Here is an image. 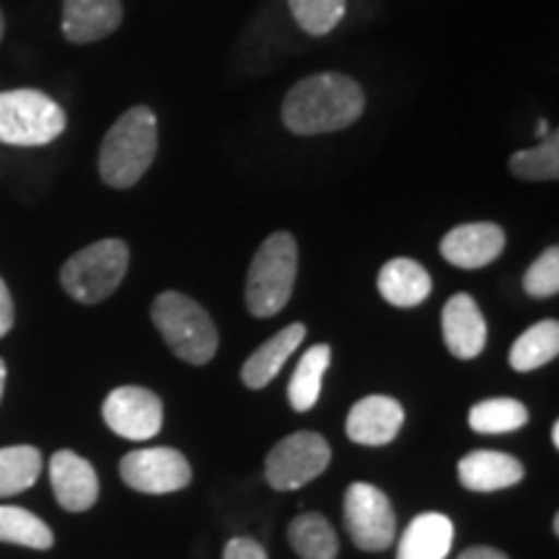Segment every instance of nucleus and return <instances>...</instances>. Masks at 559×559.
Instances as JSON below:
<instances>
[{
    "instance_id": "f257e3e1",
    "label": "nucleus",
    "mask_w": 559,
    "mask_h": 559,
    "mask_svg": "<svg viewBox=\"0 0 559 559\" xmlns=\"http://www.w3.org/2000/svg\"><path fill=\"white\" fill-rule=\"evenodd\" d=\"M366 111V91L345 73H313L300 79L280 107V120L293 135H326L353 128Z\"/></svg>"
},
{
    "instance_id": "f03ea898",
    "label": "nucleus",
    "mask_w": 559,
    "mask_h": 559,
    "mask_svg": "<svg viewBox=\"0 0 559 559\" xmlns=\"http://www.w3.org/2000/svg\"><path fill=\"white\" fill-rule=\"evenodd\" d=\"M158 153V117L145 104H138L111 124L99 148V177L111 190H130Z\"/></svg>"
},
{
    "instance_id": "7ed1b4c3",
    "label": "nucleus",
    "mask_w": 559,
    "mask_h": 559,
    "mask_svg": "<svg viewBox=\"0 0 559 559\" xmlns=\"http://www.w3.org/2000/svg\"><path fill=\"white\" fill-rule=\"evenodd\" d=\"M151 319L179 360L190 366H205L218 353V326L198 300L185 293L166 290L156 296L151 306Z\"/></svg>"
},
{
    "instance_id": "20e7f679",
    "label": "nucleus",
    "mask_w": 559,
    "mask_h": 559,
    "mask_svg": "<svg viewBox=\"0 0 559 559\" xmlns=\"http://www.w3.org/2000/svg\"><path fill=\"white\" fill-rule=\"evenodd\" d=\"M298 277V243L288 230H277L257 249L247 277V309L270 319L288 306Z\"/></svg>"
},
{
    "instance_id": "39448f33",
    "label": "nucleus",
    "mask_w": 559,
    "mask_h": 559,
    "mask_svg": "<svg viewBox=\"0 0 559 559\" xmlns=\"http://www.w3.org/2000/svg\"><path fill=\"white\" fill-rule=\"evenodd\" d=\"M68 115L52 96L37 88L0 91V143L13 148H39L58 140Z\"/></svg>"
},
{
    "instance_id": "423d86ee",
    "label": "nucleus",
    "mask_w": 559,
    "mask_h": 559,
    "mask_svg": "<svg viewBox=\"0 0 559 559\" xmlns=\"http://www.w3.org/2000/svg\"><path fill=\"white\" fill-rule=\"evenodd\" d=\"M130 267V247L122 239H104L75 251L62 264L60 283L79 304L94 306L107 300L122 285Z\"/></svg>"
},
{
    "instance_id": "0eeeda50",
    "label": "nucleus",
    "mask_w": 559,
    "mask_h": 559,
    "mask_svg": "<svg viewBox=\"0 0 559 559\" xmlns=\"http://www.w3.org/2000/svg\"><path fill=\"white\" fill-rule=\"evenodd\" d=\"M332 449L319 432L300 430L283 438L264 461V479L277 492H293L306 487L326 472Z\"/></svg>"
},
{
    "instance_id": "6e6552de",
    "label": "nucleus",
    "mask_w": 559,
    "mask_h": 559,
    "mask_svg": "<svg viewBox=\"0 0 559 559\" xmlns=\"http://www.w3.org/2000/svg\"><path fill=\"white\" fill-rule=\"evenodd\" d=\"M345 528L362 551H383L396 539V513L386 492L368 481H355L345 492Z\"/></svg>"
},
{
    "instance_id": "1a4fd4ad",
    "label": "nucleus",
    "mask_w": 559,
    "mask_h": 559,
    "mask_svg": "<svg viewBox=\"0 0 559 559\" xmlns=\"http://www.w3.org/2000/svg\"><path fill=\"white\" fill-rule=\"evenodd\" d=\"M122 481L143 495L179 492L192 481L190 461L174 449L132 451L120 461Z\"/></svg>"
},
{
    "instance_id": "9d476101",
    "label": "nucleus",
    "mask_w": 559,
    "mask_h": 559,
    "mask_svg": "<svg viewBox=\"0 0 559 559\" xmlns=\"http://www.w3.org/2000/svg\"><path fill=\"white\" fill-rule=\"evenodd\" d=\"M104 423L115 436L128 440H148L164 425V407L153 391L143 386H120L104 400Z\"/></svg>"
},
{
    "instance_id": "9b49d317",
    "label": "nucleus",
    "mask_w": 559,
    "mask_h": 559,
    "mask_svg": "<svg viewBox=\"0 0 559 559\" xmlns=\"http://www.w3.org/2000/svg\"><path fill=\"white\" fill-rule=\"evenodd\" d=\"M506 251V230L498 223H461L440 241L443 260L459 270H481Z\"/></svg>"
},
{
    "instance_id": "f8f14e48",
    "label": "nucleus",
    "mask_w": 559,
    "mask_h": 559,
    "mask_svg": "<svg viewBox=\"0 0 559 559\" xmlns=\"http://www.w3.org/2000/svg\"><path fill=\"white\" fill-rule=\"evenodd\" d=\"M443 342L459 360H474L487 345V321L469 293H456L440 313Z\"/></svg>"
},
{
    "instance_id": "ddd939ff",
    "label": "nucleus",
    "mask_w": 559,
    "mask_h": 559,
    "mask_svg": "<svg viewBox=\"0 0 559 559\" xmlns=\"http://www.w3.org/2000/svg\"><path fill=\"white\" fill-rule=\"evenodd\" d=\"M50 485L60 508L83 513L99 500V477L86 459L73 451H58L50 459Z\"/></svg>"
},
{
    "instance_id": "4468645a",
    "label": "nucleus",
    "mask_w": 559,
    "mask_h": 559,
    "mask_svg": "<svg viewBox=\"0 0 559 559\" xmlns=\"http://www.w3.org/2000/svg\"><path fill=\"white\" fill-rule=\"evenodd\" d=\"M122 24V0H66L62 37L70 45H94L107 39Z\"/></svg>"
},
{
    "instance_id": "2eb2a0df",
    "label": "nucleus",
    "mask_w": 559,
    "mask_h": 559,
    "mask_svg": "<svg viewBox=\"0 0 559 559\" xmlns=\"http://www.w3.org/2000/svg\"><path fill=\"white\" fill-rule=\"evenodd\" d=\"M404 425V407L383 394L366 396L349 409L347 438L360 445H386L400 436Z\"/></svg>"
},
{
    "instance_id": "dca6fc26",
    "label": "nucleus",
    "mask_w": 559,
    "mask_h": 559,
    "mask_svg": "<svg viewBox=\"0 0 559 559\" xmlns=\"http://www.w3.org/2000/svg\"><path fill=\"white\" fill-rule=\"evenodd\" d=\"M523 474L521 461L500 451H472L459 461V481L469 492H500L519 485Z\"/></svg>"
},
{
    "instance_id": "f3484780",
    "label": "nucleus",
    "mask_w": 559,
    "mask_h": 559,
    "mask_svg": "<svg viewBox=\"0 0 559 559\" xmlns=\"http://www.w3.org/2000/svg\"><path fill=\"white\" fill-rule=\"evenodd\" d=\"M306 340V326L296 321V324H288L285 330H280L277 334L254 349L249 355L247 362L241 368V381L247 383L249 389H264L267 383L275 379V376L283 370L285 362L296 349L300 347V342Z\"/></svg>"
},
{
    "instance_id": "a211bd4d",
    "label": "nucleus",
    "mask_w": 559,
    "mask_h": 559,
    "mask_svg": "<svg viewBox=\"0 0 559 559\" xmlns=\"http://www.w3.org/2000/svg\"><path fill=\"white\" fill-rule=\"evenodd\" d=\"M432 290L428 270L407 257H396L386 262L379 272V293L394 309H415L425 304Z\"/></svg>"
},
{
    "instance_id": "6ab92c4d",
    "label": "nucleus",
    "mask_w": 559,
    "mask_h": 559,
    "mask_svg": "<svg viewBox=\"0 0 559 559\" xmlns=\"http://www.w3.org/2000/svg\"><path fill=\"white\" fill-rule=\"evenodd\" d=\"M453 547V523L443 513H419L396 544V559H445Z\"/></svg>"
},
{
    "instance_id": "aec40b11",
    "label": "nucleus",
    "mask_w": 559,
    "mask_h": 559,
    "mask_svg": "<svg viewBox=\"0 0 559 559\" xmlns=\"http://www.w3.org/2000/svg\"><path fill=\"white\" fill-rule=\"evenodd\" d=\"M332 362V347L330 345H313L304 353L298 360L296 373L288 383V400L290 407L296 412H309L317 407L321 396V383H324V373Z\"/></svg>"
},
{
    "instance_id": "412c9836",
    "label": "nucleus",
    "mask_w": 559,
    "mask_h": 559,
    "mask_svg": "<svg viewBox=\"0 0 559 559\" xmlns=\"http://www.w3.org/2000/svg\"><path fill=\"white\" fill-rule=\"evenodd\" d=\"M559 355V324L555 319L539 321L528 326L510 349V368L519 373H531V370L547 366Z\"/></svg>"
},
{
    "instance_id": "4be33fe9",
    "label": "nucleus",
    "mask_w": 559,
    "mask_h": 559,
    "mask_svg": "<svg viewBox=\"0 0 559 559\" xmlns=\"http://www.w3.org/2000/svg\"><path fill=\"white\" fill-rule=\"evenodd\" d=\"M288 542L300 559H334L340 551L337 531L321 513H300L293 519Z\"/></svg>"
},
{
    "instance_id": "5701e85b",
    "label": "nucleus",
    "mask_w": 559,
    "mask_h": 559,
    "mask_svg": "<svg viewBox=\"0 0 559 559\" xmlns=\"http://www.w3.org/2000/svg\"><path fill=\"white\" fill-rule=\"evenodd\" d=\"M0 542L29 549H52L55 534L45 521L16 506H0Z\"/></svg>"
},
{
    "instance_id": "b1692460",
    "label": "nucleus",
    "mask_w": 559,
    "mask_h": 559,
    "mask_svg": "<svg viewBox=\"0 0 559 559\" xmlns=\"http://www.w3.org/2000/svg\"><path fill=\"white\" fill-rule=\"evenodd\" d=\"M41 474V453L34 445L0 449V498L26 492Z\"/></svg>"
},
{
    "instance_id": "393cba45",
    "label": "nucleus",
    "mask_w": 559,
    "mask_h": 559,
    "mask_svg": "<svg viewBox=\"0 0 559 559\" xmlns=\"http://www.w3.org/2000/svg\"><path fill=\"white\" fill-rule=\"evenodd\" d=\"M508 169L523 181H557L559 179V132L551 130L534 148L519 151L508 158Z\"/></svg>"
},
{
    "instance_id": "a878e982",
    "label": "nucleus",
    "mask_w": 559,
    "mask_h": 559,
    "mask_svg": "<svg viewBox=\"0 0 559 559\" xmlns=\"http://www.w3.org/2000/svg\"><path fill=\"white\" fill-rule=\"evenodd\" d=\"M528 423L526 404L519 400H487L474 404L469 412V425L479 436H506L521 430Z\"/></svg>"
},
{
    "instance_id": "bb28decb",
    "label": "nucleus",
    "mask_w": 559,
    "mask_h": 559,
    "mask_svg": "<svg viewBox=\"0 0 559 559\" xmlns=\"http://www.w3.org/2000/svg\"><path fill=\"white\" fill-rule=\"evenodd\" d=\"M293 19L309 37H326L345 19L347 0H288Z\"/></svg>"
},
{
    "instance_id": "cd10ccee",
    "label": "nucleus",
    "mask_w": 559,
    "mask_h": 559,
    "mask_svg": "<svg viewBox=\"0 0 559 559\" xmlns=\"http://www.w3.org/2000/svg\"><path fill=\"white\" fill-rule=\"evenodd\" d=\"M523 290L531 298H551L559 293V249H544L523 275Z\"/></svg>"
},
{
    "instance_id": "c85d7f7f",
    "label": "nucleus",
    "mask_w": 559,
    "mask_h": 559,
    "mask_svg": "<svg viewBox=\"0 0 559 559\" xmlns=\"http://www.w3.org/2000/svg\"><path fill=\"white\" fill-rule=\"evenodd\" d=\"M223 559H267V551L260 542L249 539V536H236L223 549Z\"/></svg>"
},
{
    "instance_id": "c756f323",
    "label": "nucleus",
    "mask_w": 559,
    "mask_h": 559,
    "mask_svg": "<svg viewBox=\"0 0 559 559\" xmlns=\"http://www.w3.org/2000/svg\"><path fill=\"white\" fill-rule=\"evenodd\" d=\"M13 319H16V313H13L11 290L9 285H5V280L0 277V340L13 330Z\"/></svg>"
},
{
    "instance_id": "7c9ffc66",
    "label": "nucleus",
    "mask_w": 559,
    "mask_h": 559,
    "mask_svg": "<svg viewBox=\"0 0 559 559\" xmlns=\"http://www.w3.org/2000/svg\"><path fill=\"white\" fill-rule=\"evenodd\" d=\"M459 559H508V555H502V551L492 547H472L466 549Z\"/></svg>"
},
{
    "instance_id": "2f4dec72",
    "label": "nucleus",
    "mask_w": 559,
    "mask_h": 559,
    "mask_svg": "<svg viewBox=\"0 0 559 559\" xmlns=\"http://www.w3.org/2000/svg\"><path fill=\"white\" fill-rule=\"evenodd\" d=\"M5 373H9V370H5V362L0 358V400H3V391H5Z\"/></svg>"
},
{
    "instance_id": "473e14b6",
    "label": "nucleus",
    "mask_w": 559,
    "mask_h": 559,
    "mask_svg": "<svg viewBox=\"0 0 559 559\" xmlns=\"http://www.w3.org/2000/svg\"><path fill=\"white\" fill-rule=\"evenodd\" d=\"M551 445H555V449H559V423L551 425Z\"/></svg>"
},
{
    "instance_id": "72a5a7b5",
    "label": "nucleus",
    "mask_w": 559,
    "mask_h": 559,
    "mask_svg": "<svg viewBox=\"0 0 559 559\" xmlns=\"http://www.w3.org/2000/svg\"><path fill=\"white\" fill-rule=\"evenodd\" d=\"M3 34H5V19H3V11H0V41H3Z\"/></svg>"
},
{
    "instance_id": "f704fd0d",
    "label": "nucleus",
    "mask_w": 559,
    "mask_h": 559,
    "mask_svg": "<svg viewBox=\"0 0 559 559\" xmlns=\"http://www.w3.org/2000/svg\"><path fill=\"white\" fill-rule=\"evenodd\" d=\"M551 528H555V534H559V515H555V521H551Z\"/></svg>"
}]
</instances>
